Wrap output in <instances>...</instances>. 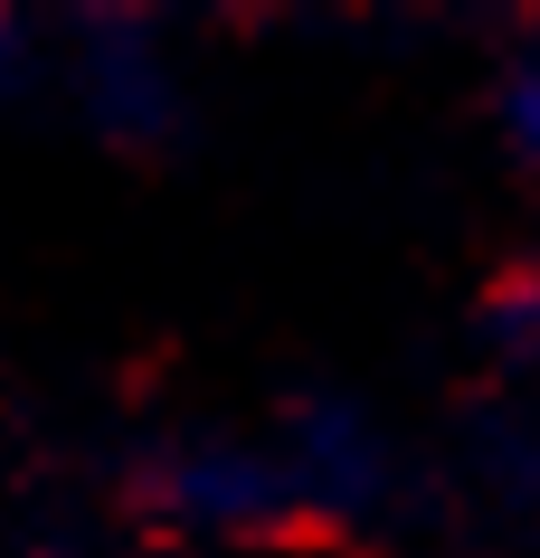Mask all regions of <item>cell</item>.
<instances>
[{"instance_id":"3","label":"cell","mask_w":540,"mask_h":558,"mask_svg":"<svg viewBox=\"0 0 540 558\" xmlns=\"http://www.w3.org/2000/svg\"><path fill=\"white\" fill-rule=\"evenodd\" d=\"M483 341L512 360V369H540V265L503 275L493 294H483Z\"/></svg>"},{"instance_id":"1","label":"cell","mask_w":540,"mask_h":558,"mask_svg":"<svg viewBox=\"0 0 540 558\" xmlns=\"http://www.w3.org/2000/svg\"><path fill=\"white\" fill-rule=\"evenodd\" d=\"M143 493L190 539H266V530L303 521V483H295V454H285L275 426L266 436H190L171 454H152Z\"/></svg>"},{"instance_id":"2","label":"cell","mask_w":540,"mask_h":558,"mask_svg":"<svg viewBox=\"0 0 540 558\" xmlns=\"http://www.w3.org/2000/svg\"><path fill=\"white\" fill-rule=\"evenodd\" d=\"M58 76L105 143H161L180 123V76L152 48V29H133V20H86L76 48L58 58Z\"/></svg>"},{"instance_id":"4","label":"cell","mask_w":540,"mask_h":558,"mask_svg":"<svg viewBox=\"0 0 540 558\" xmlns=\"http://www.w3.org/2000/svg\"><path fill=\"white\" fill-rule=\"evenodd\" d=\"M493 114H503V143L521 151V161H540V38L512 48L503 86H493Z\"/></svg>"},{"instance_id":"5","label":"cell","mask_w":540,"mask_h":558,"mask_svg":"<svg viewBox=\"0 0 540 558\" xmlns=\"http://www.w3.org/2000/svg\"><path fill=\"white\" fill-rule=\"evenodd\" d=\"M483 473H493V493L512 511H540V426H503L483 445Z\"/></svg>"},{"instance_id":"6","label":"cell","mask_w":540,"mask_h":558,"mask_svg":"<svg viewBox=\"0 0 540 558\" xmlns=\"http://www.w3.org/2000/svg\"><path fill=\"white\" fill-rule=\"evenodd\" d=\"M38 76H48V48H38V29L20 20V10H0V105H20Z\"/></svg>"}]
</instances>
